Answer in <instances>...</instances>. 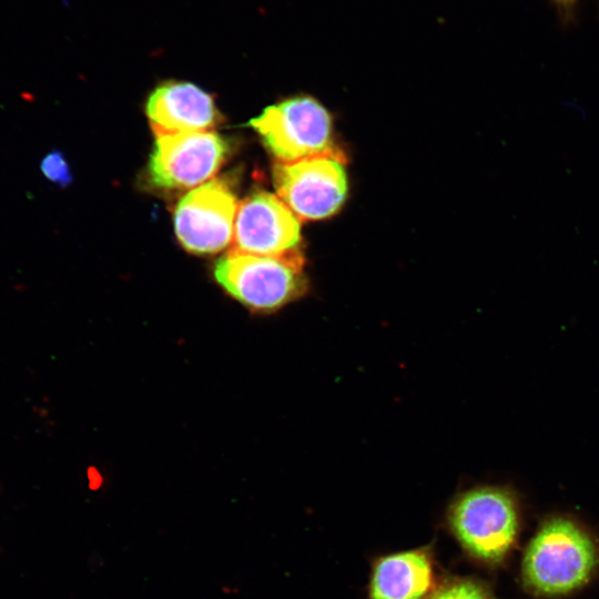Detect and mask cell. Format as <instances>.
<instances>
[{"label":"cell","instance_id":"1","mask_svg":"<svg viewBox=\"0 0 599 599\" xmlns=\"http://www.w3.org/2000/svg\"><path fill=\"white\" fill-rule=\"evenodd\" d=\"M445 524L469 559L486 567H498L506 561L518 538L519 501L509 487L475 486L450 500Z\"/></svg>","mask_w":599,"mask_h":599},{"label":"cell","instance_id":"2","mask_svg":"<svg viewBox=\"0 0 599 599\" xmlns=\"http://www.w3.org/2000/svg\"><path fill=\"white\" fill-rule=\"evenodd\" d=\"M599 565L592 537L577 521L554 516L529 541L521 561L524 585L535 595L559 597L583 587Z\"/></svg>","mask_w":599,"mask_h":599},{"label":"cell","instance_id":"3","mask_svg":"<svg viewBox=\"0 0 599 599\" xmlns=\"http://www.w3.org/2000/svg\"><path fill=\"white\" fill-rule=\"evenodd\" d=\"M298 251L276 256L230 250L214 266L216 282L246 307L262 313L276 311L307 291Z\"/></svg>","mask_w":599,"mask_h":599},{"label":"cell","instance_id":"4","mask_svg":"<svg viewBox=\"0 0 599 599\" xmlns=\"http://www.w3.org/2000/svg\"><path fill=\"white\" fill-rule=\"evenodd\" d=\"M250 124L280 162L337 155L331 115L313 98L295 97L271 105Z\"/></svg>","mask_w":599,"mask_h":599},{"label":"cell","instance_id":"5","mask_svg":"<svg viewBox=\"0 0 599 599\" xmlns=\"http://www.w3.org/2000/svg\"><path fill=\"white\" fill-rule=\"evenodd\" d=\"M273 182L278 197L298 219L305 220L332 216L347 194L346 173L337 155L277 161L273 166Z\"/></svg>","mask_w":599,"mask_h":599},{"label":"cell","instance_id":"6","mask_svg":"<svg viewBox=\"0 0 599 599\" xmlns=\"http://www.w3.org/2000/svg\"><path fill=\"white\" fill-rule=\"evenodd\" d=\"M149 175L162 189H190L210 180L224 162L226 142L213 131L155 134Z\"/></svg>","mask_w":599,"mask_h":599},{"label":"cell","instance_id":"7","mask_svg":"<svg viewBox=\"0 0 599 599\" xmlns=\"http://www.w3.org/2000/svg\"><path fill=\"white\" fill-rule=\"evenodd\" d=\"M237 206L234 193L223 181L214 179L201 184L186 193L175 207L177 240L192 253L222 251L232 242Z\"/></svg>","mask_w":599,"mask_h":599},{"label":"cell","instance_id":"8","mask_svg":"<svg viewBox=\"0 0 599 599\" xmlns=\"http://www.w3.org/2000/svg\"><path fill=\"white\" fill-rule=\"evenodd\" d=\"M300 242V219L278 196L262 191L238 204L231 250L276 256L297 251Z\"/></svg>","mask_w":599,"mask_h":599},{"label":"cell","instance_id":"9","mask_svg":"<svg viewBox=\"0 0 599 599\" xmlns=\"http://www.w3.org/2000/svg\"><path fill=\"white\" fill-rule=\"evenodd\" d=\"M440 580L432 544L375 557L366 599H429Z\"/></svg>","mask_w":599,"mask_h":599},{"label":"cell","instance_id":"10","mask_svg":"<svg viewBox=\"0 0 599 599\" xmlns=\"http://www.w3.org/2000/svg\"><path fill=\"white\" fill-rule=\"evenodd\" d=\"M154 134L211 131L221 122L211 94L190 82L167 81L148 98Z\"/></svg>","mask_w":599,"mask_h":599},{"label":"cell","instance_id":"11","mask_svg":"<svg viewBox=\"0 0 599 599\" xmlns=\"http://www.w3.org/2000/svg\"><path fill=\"white\" fill-rule=\"evenodd\" d=\"M429 599H498L489 587L474 577L450 576L441 579Z\"/></svg>","mask_w":599,"mask_h":599},{"label":"cell","instance_id":"12","mask_svg":"<svg viewBox=\"0 0 599 599\" xmlns=\"http://www.w3.org/2000/svg\"><path fill=\"white\" fill-rule=\"evenodd\" d=\"M40 171L49 182L61 187L73 181L71 167L60 150H52L41 159Z\"/></svg>","mask_w":599,"mask_h":599},{"label":"cell","instance_id":"13","mask_svg":"<svg viewBox=\"0 0 599 599\" xmlns=\"http://www.w3.org/2000/svg\"><path fill=\"white\" fill-rule=\"evenodd\" d=\"M557 6L564 9H570L577 0H552Z\"/></svg>","mask_w":599,"mask_h":599}]
</instances>
